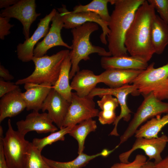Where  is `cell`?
I'll return each instance as SVG.
<instances>
[{
	"label": "cell",
	"mask_w": 168,
	"mask_h": 168,
	"mask_svg": "<svg viewBox=\"0 0 168 168\" xmlns=\"http://www.w3.org/2000/svg\"><path fill=\"white\" fill-rule=\"evenodd\" d=\"M140 168H155L154 162L148 160Z\"/></svg>",
	"instance_id": "39"
},
{
	"label": "cell",
	"mask_w": 168,
	"mask_h": 168,
	"mask_svg": "<svg viewBox=\"0 0 168 168\" xmlns=\"http://www.w3.org/2000/svg\"><path fill=\"white\" fill-rule=\"evenodd\" d=\"M0 77L5 81H10L14 79V76L11 74L8 70L4 66L0 65Z\"/></svg>",
	"instance_id": "35"
},
{
	"label": "cell",
	"mask_w": 168,
	"mask_h": 168,
	"mask_svg": "<svg viewBox=\"0 0 168 168\" xmlns=\"http://www.w3.org/2000/svg\"><path fill=\"white\" fill-rule=\"evenodd\" d=\"M57 11L53 8L50 12L40 19L37 27L32 35L16 47L18 58L23 62L32 61L34 57V47L39 41L44 37L49 30V24Z\"/></svg>",
	"instance_id": "13"
},
{
	"label": "cell",
	"mask_w": 168,
	"mask_h": 168,
	"mask_svg": "<svg viewBox=\"0 0 168 168\" xmlns=\"http://www.w3.org/2000/svg\"><path fill=\"white\" fill-rule=\"evenodd\" d=\"M151 40L155 54H162L168 45V24L158 15L153 18L152 24Z\"/></svg>",
	"instance_id": "22"
},
{
	"label": "cell",
	"mask_w": 168,
	"mask_h": 168,
	"mask_svg": "<svg viewBox=\"0 0 168 168\" xmlns=\"http://www.w3.org/2000/svg\"><path fill=\"white\" fill-rule=\"evenodd\" d=\"M70 103L52 87L43 103L41 110L43 112L47 110L50 118L60 129L63 127Z\"/></svg>",
	"instance_id": "15"
},
{
	"label": "cell",
	"mask_w": 168,
	"mask_h": 168,
	"mask_svg": "<svg viewBox=\"0 0 168 168\" xmlns=\"http://www.w3.org/2000/svg\"><path fill=\"white\" fill-rule=\"evenodd\" d=\"M20 88L8 93L0 100V122L5 118L15 117L26 108L25 102L21 96Z\"/></svg>",
	"instance_id": "20"
},
{
	"label": "cell",
	"mask_w": 168,
	"mask_h": 168,
	"mask_svg": "<svg viewBox=\"0 0 168 168\" xmlns=\"http://www.w3.org/2000/svg\"><path fill=\"white\" fill-rule=\"evenodd\" d=\"M154 65L151 63L131 83L144 96L152 93L161 100H168V63L156 68Z\"/></svg>",
	"instance_id": "5"
},
{
	"label": "cell",
	"mask_w": 168,
	"mask_h": 168,
	"mask_svg": "<svg viewBox=\"0 0 168 168\" xmlns=\"http://www.w3.org/2000/svg\"><path fill=\"white\" fill-rule=\"evenodd\" d=\"M97 128L96 121L90 119L75 125L71 130L68 134L77 142L78 155L83 152L85 140L88 135L95 131Z\"/></svg>",
	"instance_id": "26"
},
{
	"label": "cell",
	"mask_w": 168,
	"mask_h": 168,
	"mask_svg": "<svg viewBox=\"0 0 168 168\" xmlns=\"http://www.w3.org/2000/svg\"><path fill=\"white\" fill-rule=\"evenodd\" d=\"M99 83V75H95L91 70L83 69L75 74L70 86L79 96L84 97L88 96Z\"/></svg>",
	"instance_id": "21"
},
{
	"label": "cell",
	"mask_w": 168,
	"mask_h": 168,
	"mask_svg": "<svg viewBox=\"0 0 168 168\" xmlns=\"http://www.w3.org/2000/svg\"><path fill=\"white\" fill-rule=\"evenodd\" d=\"M35 0H19L15 4L2 9L0 16L14 18L22 24L26 40L30 37V30L32 23L41 14L36 12Z\"/></svg>",
	"instance_id": "11"
},
{
	"label": "cell",
	"mask_w": 168,
	"mask_h": 168,
	"mask_svg": "<svg viewBox=\"0 0 168 168\" xmlns=\"http://www.w3.org/2000/svg\"><path fill=\"white\" fill-rule=\"evenodd\" d=\"M143 70L133 69H110L99 75L100 83L109 88H118L131 83Z\"/></svg>",
	"instance_id": "18"
},
{
	"label": "cell",
	"mask_w": 168,
	"mask_h": 168,
	"mask_svg": "<svg viewBox=\"0 0 168 168\" xmlns=\"http://www.w3.org/2000/svg\"><path fill=\"white\" fill-rule=\"evenodd\" d=\"M145 0H114V9L108 22L109 51L112 56L128 55L124 45L126 33L134 19L136 11Z\"/></svg>",
	"instance_id": "2"
},
{
	"label": "cell",
	"mask_w": 168,
	"mask_h": 168,
	"mask_svg": "<svg viewBox=\"0 0 168 168\" xmlns=\"http://www.w3.org/2000/svg\"><path fill=\"white\" fill-rule=\"evenodd\" d=\"M63 23V28L71 29L88 22L97 23L101 27L102 32L100 35L101 42L105 45L107 43L106 38L110 33L108 22L103 20L98 14L90 12L73 13L68 11L66 6L62 5V7L57 9Z\"/></svg>",
	"instance_id": "10"
},
{
	"label": "cell",
	"mask_w": 168,
	"mask_h": 168,
	"mask_svg": "<svg viewBox=\"0 0 168 168\" xmlns=\"http://www.w3.org/2000/svg\"><path fill=\"white\" fill-rule=\"evenodd\" d=\"M110 95H105L97 100V103L101 111H99L98 116L105 119H110L116 117L115 110L119 105L116 97Z\"/></svg>",
	"instance_id": "28"
},
{
	"label": "cell",
	"mask_w": 168,
	"mask_h": 168,
	"mask_svg": "<svg viewBox=\"0 0 168 168\" xmlns=\"http://www.w3.org/2000/svg\"><path fill=\"white\" fill-rule=\"evenodd\" d=\"M48 83L37 84L26 83L24 88L26 91L21 92V96L26 105V110L39 111L43 103L52 88Z\"/></svg>",
	"instance_id": "17"
},
{
	"label": "cell",
	"mask_w": 168,
	"mask_h": 168,
	"mask_svg": "<svg viewBox=\"0 0 168 168\" xmlns=\"http://www.w3.org/2000/svg\"><path fill=\"white\" fill-rule=\"evenodd\" d=\"M159 15V16L168 24V0H147Z\"/></svg>",
	"instance_id": "31"
},
{
	"label": "cell",
	"mask_w": 168,
	"mask_h": 168,
	"mask_svg": "<svg viewBox=\"0 0 168 168\" xmlns=\"http://www.w3.org/2000/svg\"><path fill=\"white\" fill-rule=\"evenodd\" d=\"M168 124V113L153 118L139 128L135 132L136 138H151L158 137V134L163 128Z\"/></svg>",
	"instance_id": "25"
},
{
	"label": "cell",
	"mask_w": 168,
	"mask_h": 168,
	"mask_svg": "<svg viewBox=\"0 0 168 168\" xmlns=\"http://www.w3.org/2000/svg\"><path fill=\"white\" fill-rule=\"evenodd\" d=\"M100 64L101 67L105 70L116 68L143 70L148 66V62L144 59L140 57L128 55L102 57Z\"/></svg>",
	"instance_id": "19"
},
{
	"label": "cell",
	"mask_w": 168,
	"mask_h": 168,
	"mask_svg": "<svg viewBox=\"0 0 168 168\" xmlns=\"http://www.w3.org/2000/svg\"><path fill=\"white\" fill-rule=\"evenodd\" d=\"M156 14L152 6L145 0L136 11L125 35L124 45L131 56L149 61L155 54L151 40L152 22Z\"/></svg>",
	"instance_id": "1"
},
{
	"label": "cell",
	"mask_w": 168,
	"mask_h": 168,
	"mask_svg": "<svg viewBox=\"0 0 168 168\" xmlns=\"http://www.w3.org/2000/svg\"><path fill=\"white\" fill-rule=\"evenodd\" d=\"M155 168H168V155L159 162L155 164Z\"/></svg>",
	"instance_id": "38"
},
{
	"label": "cell",
	"mask_w": 168,
	"mask_h": 168,
	"mask_svg": "<svg viewBox=\"0 0 168 168\" xmlns=\"http://www.w3.org/2000/svg\"><path fill=\"white\" fill-rule=\"evenodd\" d=\"M0 168H9L6 162L3 153L2 139L0 137Z\"/></svg>",
	"instance_id": "36"
},
{
	"label": "cell",
	"mask_w": 168,
	"mask_h": 168,
	"mask_svg": "<svg viewBox=\"0 0 168 168\" xmlns=\"http://www.w3.org/2000/svg\"><path fill=\"white\" fill-rule=\"evenodd\" d=\"M69 52L68 50H63L51 56L34 57L32 61L35 65L34 70L27 77L18 80L16 84L48 83L54 86L58 78L62 63Z\"/></svg>",
	"instance_id": "4"
},
{
	"label": "cell",
	"mask_w": 168,
	"mask_h": 168,
	"mask_svg": "<svg viewBox=\"0 0 168 168\" xmlns=\"http://www.w3.org/2000/svg\"><path fill=\"white\" fill-rule=\"evenodd\" d=\"M71 67L72 63L69 54L62 63L57 80L52 86V88L70 103L71 102L72 93L69 82Z\"/></svg>",
	"instance_id": "23"
},
{
	"label": "cell",
	"mask_w": 168,
	"mask_h": 168,
	"mask_svg": "<svg viewBox=\"0 0 168 168\" xmlns=\"http://www.w3.org/2000/svg\"><path fill=\"white\" fill-rule=\"evenodd\" d=\"M111 150L103 149L101 152L89 155L83 152L79 154L74 160L67 162H60L53 160L43 156L45 161L53 168H82L92 160L100 156H106L112 153Z\"/></svg>",
	"instance_id": "24"
},
{
	"label": "cell",
	"mask_w": 168,
	"mask_h": 168,
	"mask_svg": "<svg viewBox=\"0 0 168 168\" xmlns=\"http://www.w3.org/2000/svg\"><path fill=\"white\" fill-rule=\"evenodd\" d=\"M130 94L134 95L139 94L136 87L133 84L126 85L115 88L96 87L88 96L94 98L96 96L100 97L105 95H110L114 96L117 99L120 107V113L119 115L117 116L115 121L113 123L114 127L109 135L116 136H119L117 127L120 120L123 119L124 121L128 122L130 119L132 112L127 103V98Z\"/></svg>",
	"instance_id": "9"
},
{
	"label": "cell",
	"mask_w": 168,
	"mask_h": 168,
	"mask_svg": "<svg viewBox=\"0 0 168 168\" xmlns=\"http://www.w3.org/2000/svg\"><path fill=\"white\" fill-rule=\"evenodd\" d=\"M144 97L126 130L120 137V142L115 147L116 148L135 134L140 126L148 119L168 113V102L158 99L152 93Z\"/></svg>",
	"instance_id": "7"
},
{
	"label": "cell",
	"mask_w": 168,
	"mask_h": 168,
	"mask_svg": "<svg viewBox=\"0 0 168 168\" xmlns=\"http://www.w3.org/2000/svg\"><path fill=\"white\" fill-rule=\"evenodd\" d=\"M99 111L96 108L93 98L81 97L72 93V99L63 124V127L74 126L85 120L98 117Z\"/></svg>",
	"instance_id": "8"
},
{
	"label": "cell",
	"mask_w": 168,
	"mask_h": 168,
	"mask_svg": "<svg viewBox=\"0 0 168 168\" xmlns=\"http://www.w3.org/2000/svg\"><path fill=\"white\" fill-rule=\"evenodd\" d=\"M41 152L30 142L23 168H53L44 160Z\"/></svg>",
	"instance_id": "29"
},
{
	"label": "cell",
	"mask_w": 168,
	"mask_h": 168,
	"mask_svg": "<svg viewBox=\"0 0 168 168\" xmlns=\"http://www.w3.org/2000/svg\"><path fill=\"white\" fill-rule=\"evenodd\" d=\"M168 142V137L163 134L160 137L151 138H138L132 148L128 151L120 154L119 156L120 162L128 163L129 158L135 150H143L149 158V160H154L155 164L160 161L162 158L161 153Z\"/></svg>",
	"instance_id": "12"
},
{
	"label": "cell",
	"mask_w": 168,
	"mask_h": 168,
	"mask_svg": "<svg viewBox=\"0 0 168 168\" xmlns=\"http://www.w3.org/2000/svg\"><path fill=\"white\" fill-rule=\"evenodd\" d=\"M53 123L47 113H41L33 111L26 116L25 119L18 121L16 125L17 130L25 136L32 131H35L39 133L56 131L58 128Z\"/></svg>",
	"instance_id": "16"
},
{
	"label": "cell",
	"mask_w": 168,
	"mask_h": 168,
	"mask_svg": "<svg viewBox=\"0 0 168 168\" xmlns=\"http://www.w3.org/2000/svg\"><path fill=\"white\" fill-rule=\"evenodd\" d=\"M113 0H93L85 5L75 6L72 12L73 13L90 12L99 15L104 21L109 22L110 17L108 8V3L111 4Z\"/></svg>",
	"instance_id": "27"
},
{
	"label": "cell",
	"mask_w": 168,
	"mask_h": 168,
	"mask_svg": "<svg viewBox=\"0 0 168 168\" xmlns=\"http://www.w3.org/2000/svg\"><path fill=\"white\" fill-rule=\"evenodd\" d=\"M10 18L7 17L0 16V39L4 40L6 36L10 33L11 28L14 26L13 25L9 23Z\"/></svg>",
	"instance_id": "33"
},
{
	"label": "cell",
	"mask_w": 168,
	"mask_h": 168,
	"mask_svg": "<svg viewBox=\"0 0 168 168\" xmlns=\"http://www.w3.org/2000/svg\"><path fill=\"white\" fill-rule=\"evenodd\" d=\"M19 88V85L10 81H5L1 78L0 80V97L16 89Z\"/></svg>",
	"instance_id": "34"
},
{
	"label": "cell",
	"mask_w": 168,
	"mask_h": 168,
	"mask_svg": "<svg viewBox=\"0 0 168 168\" xmlns=\"http://www.w3.org/2000/svg\"><path fill=\"white\" fill-rule=\"evenodd\" d=\"M7 124L4 137L2 128L0 126V137L6 162L9 168H23L30 142L25 139V135L13 129L10 119Z\"/></svg>",
	"instance_id": "6"
},
{
	"label": "cell",
	"mask_w": 168,
	"mask_h": 168,
	"mask_svg": "<svg viewBox=\"0 0 168 168\" xmlns=\"http://www.w3.org/2000/svg\"><path fill=\"white\" fill-rule=\"evenodd\" d=\"M147 161V158L145 156L138 154L132 162L116 163L112 166L110 168H140Z\"/></svg>",
	"instance_id": "32"
},
{
	"label": "cell",
	"mask_w": 168,
	"mask_h": 168,
	"mask_svg": "<svg viewBox=\"0 0 168 168\" xmlns=\"http://www.w3.org/2000/svg\"><path fill=\"white\" fill-rule=\"evenodd\" d=\"M51 27L43 40L38 43L33 52L34 57L44 55L48 50L57 46H62L72 49L71 46L65 43L61 37V32L64 24L60 13L57 11L52 18Z\"/></svg>",
	"instance_id": "14"
},
{
	"label": "cell",
	"mask_w": 168,
	"mask_h": 168,
	"mask_svg": "<svg viewBox=\"0 0 168 168\" xmlns=\"http://www.w3.org/2000/svg\"><path fill=\"white\" fill-rule=\"evenodd\" d=\"M98 25L92 22H88L83 25L71 29L73 39L71 50L69 55L72 63L69 73L71 79L75 74L80 71L79 64L82 60L90 59L89 55L96 53L102 57H110L112 54L104 48L93 45L90 40L91 35L98 30Z\"/></svg>",
	"instance_id": "3"
},
{
	"label": "cell",
	"mask_w": 168,
	"mask_h": 168,
	"mask_svg": "<svg viewBox=\"0 0 168 168\" xmlns=\"http://www.w3.org/2000/svg\"><path fill=\"white\" fill-rule=\"evenodd\" d=\"M74 126L63 127L59 129V131L51 133L48 136L42 138H34L32 142L35 147L41 152L47 145H51L58 141H64L65 135L69 134Z\"/></svg>",
	"instance_id": "30"
},
{
	"label": "cell",
	"mask_w": 168,
	"mask_h": 168,
	"mask_svg": "<svg viewBox=\"0 0 168 168\" xmlns=\"http://www.w3.org/2000/svg\"><path fill=\"white\" fill-rule=\"evenodd\" d=\"M19 0H0V8H7L16 3Z\"/></svg>",
	"instance_id": "37"
}]
</instances>
